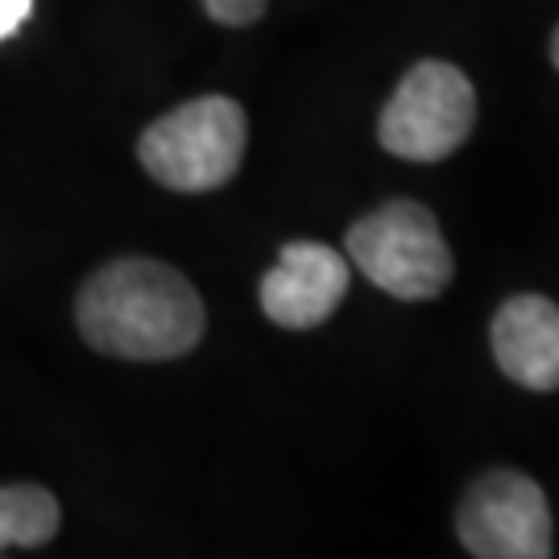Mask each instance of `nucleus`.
Returning <instances> with one entry per match:
<instances>
[{
  "instance_id": "1",
  "label": "nucleus",
  "mask_w": 559,
  "mask_h": 559,
  "mask_svg": "<svg viewBox=\"0 0 559 559\" xmlns=\"http://www.w3.org/2000/svg\"><path fill=\"white\" fill-rule=\"evenodd\" d=\"M83 340L120 360H175L203 340V299L175 265L120 258L83 282L75 299Z\"/></svg>"
},
{
  "instance_id": "2",
  "label": "nucleus",
  "mask_w": 559,
  "mask_h": 559,
  "mask_svg": "<svg viewBox=\"0 0 559 559\" xmlns=\"http://www.w3.org/2000/svg\"><path fill=\"white\" fill-rule=\"evenodd\" d=\"M344 249L365 278L402 302L440 299L456 274L440 224L415 200H390L360 216Z\"/></svg>"
},
{
  "instance_id": "3",
  "label": "nucleus",
  "mask_w": 559,
  "mask_h": 559,
  "mask_svg": "<svg viewBox=\"0 0 559 559\" xmlns=\"http://www.w3.org/2000/svg\"><path fill=\"white\" fill-rule=\"evenodd\" d=\"M249 141L245 108L228 96H200L158 117L138 141L150 179L170 191H216L240 170Z\"/></svg>"
},
{
  "instance_id": "4",
  "label": "nucleus",
  "mask_w": 559,
  "mask_h": 559,
  "mask_svg": "<svg viewBox=\"0 0 559 559\" xmlns=\"http://www.w3.org/2000/svg\"><path fill=\"white\" fill-rule=\"evenodd\" d=\"M477 129V92L473 80L443 59L415 62L378 120V141L385 154L406 162L452 158Z\"/></svg>"
},
{
  "instance_id": "5",
  "label": "nucleus",
  "mask_w": 559,
  "mask_h": 559,
  "mask_svg": "<svg viewBox=\"0 0 559 559\" xmlns=\"http://www.w3.org/2000/svg\"><path fill=\"white\" fill-rule=\"evenodd\" d=\"M456 535L477 559H547L556 551L547 493L519 468H493L468 485L456 510Z\"/></svg>"
},
{
  "instance_id": "6",
  "label": "nucleus",
  "mask_w": 559,
  "mask_h": 559,
  "mask_svg": "<svg viewBox=\"0 0 559 559\" xmlns=\"http://www.w3.org/2000/svg\"><path fill=\"white\" fill-rule=\"evenodd\" d=\"M353 270L332 245L320 240H290L278 253V265L261 278V311L265 320L286 332H311L332 320L344 295H348Z\"/></svg>"
},
{
  "instance_id": "7",
  "label": "nucleus",
  "mask_w": 559,
  "mask_h": 559,
  "mask_svg": "<svg viewBox=\"0 0 559 559\" xmlns=\"http://www.w3.org/2000/svg\"><path fill=\"white\" fill-rule=\"evenodd\" d=\"M489 348L506 378L522 390H559V307L543 295H514L498 307Z\"/></svg>"
},
{
  "instance_id": "8",
  "label": "nucleus",
  "mask_w": 559,
  "mask_h": 559,
  "mask_svg": "<svg viewBox=\"0 0 559 559\" xmlns=\"http://www.w3.org/2000/svg\"><path fill=\"white\" fill-rule=\"evenodd\" d=\"M59 535V501L38 485H4L0 489V551L4 547H38Z\"/></svg>"
},
{
  "instance_id": "9",
  "label": "nucleus",
  "mask_w": 559,
  "mask_h": 559,
  "mask_svg": "<svg viewBox=\"0 0 559 559\" xmlns=\"http://www.w3.org/2000/svg\"><path fill=\"white\" fill-rule=\"evenodd\" d=\"M203 13L212 21H221V25H253V21H261V13H265V4L270 0H200Z\"/></svg>"
},
{
  "instance_id": "10",
  "label": "nucleus",
  "mask_w": 559,
  "mask_h": 559,
  "mask_svg": "<svg viewBox=\"0 0 559 559\" xmlns=\"http://www.w3.org/2000/svg\"><path fill=\"white\" fill-rule=\"evenodd\" d=\"M34 0H0V38H13L21 29V21L29 17Z\"/></svg>"
},
{
  "instance_id": "11",
  "label": "nucleus",
  "mask_w": 559,
  "mask_h": 559,
  "mask_svg": "<svg viewBox=\"0 0 559 559\" xmlns=\"http://www.w3.org/2000/svg\"><path fill=\"white\" fill-rule=\"evenodd\" d=\"M551 62H556V71H559V25H556V34H551Z\"/></svg>"
}]
</instances>
